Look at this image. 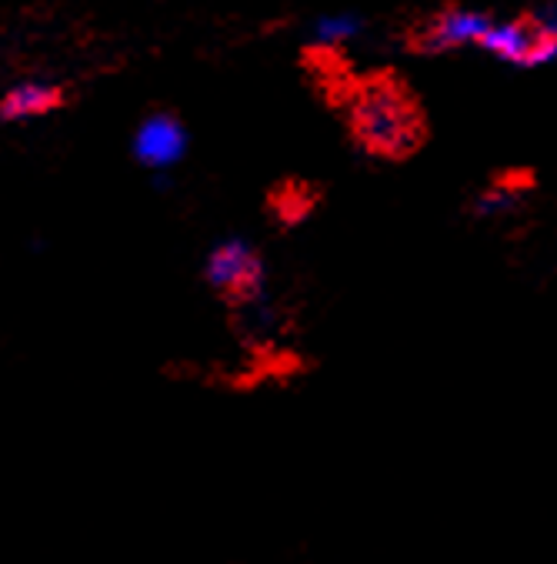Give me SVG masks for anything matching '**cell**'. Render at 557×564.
<instances>
[{"instance_id":"1","label":"cell","mask_w":557,"mask_h":564,"mask_svg":"<svg viewBox=\"0 0 557 564\" xmlns=\"http://www.w3.org/2000/svg\"><path fill=\"white\" fill-rule=\"evenodd\" d=\"M354 134L374 154H407L421 141V115L414 100L391 80L368 84L351 104Z\"/></svg>"},{"instance_id":"2","label":"cell","mask_w":557,"mask_h":564,"mask_svg":"<svg viewBox=\"0 0 557 564\" xmlns=\"http://www.w3.org/2000/svg\"><path fill=\"white\" fill-rule=\"evenodd\" d=\"M207 281L214 291H220L234 304H248L261 294L264 268L251 245L244 241H225L207 258Z\"/></svg>"},{"instance_id":"5","label":"cell","mask_w":557,"mask_h":564,"mask_svg":"<svg viewBox=\"0 0 557 564\" xmlns=\"http://www.w3.org/2000/svg\"><path fill=\"white\" fill-rule=\"evenodd\" d=\"M491 21L474 11H444L437 14L417 37V47L424 51H444V47H461V44H481Z\"/></svg>"},{"instance_id":"3","label":"cell","mask_w":557,"mask_h":564,"mask_svg":"<svg viewBox=\"0 0 557 564\" xmlns=\"http://www.w3.org/2000/svg\"><path fill=\"white\" fill-rule=\"evenodd\" d=\"M481 47L491 54L521 64L537 67L557 57V34L547 28V21H511V24H491L481 37Z\"/></svg>"},{"instance_id":"4","label":"cell","mask_w":557,"mask_h":564,"mask_svg":"<svg viewBox=\"0 0 557 564\" xmlns=\"http://www.w3.org/2000/svg\"><path fill=\"white\" fill-rule=\"evenodd\" d=\"M184 151H187V134L174 118L154 115L138 128L134 154H138L141 164H148L154 171H164V167L177 164L184 158Z\"/></svg>"},{"instance_id":"6","label":"cell","mask_w":557,"mask_h":564,"mask_svg":"<svg viewBox=\"0 0 557 564\" xmlns=\"http://www.w3.org/2000/svg\"><path fill=\"white\" fill-rule=\"evenodd\" d=\"M54 104H57V90L54 87L28 80V84H18L14 90H8L0 110H4V118H11V121H24V118L44 115V110H51Z\"/></svg>"},{"instance_id":"7","label":"cell","mask_w":557,"mask_h":564,"mask_svg":"<svg viewBox=\"0 0 557 564\" xmlns=\"http://www.w3.org/2000/svg\"><path fill=\"white\" fill-rule=\"evenodd\" d=\"M354 34H358V21L354 18H324L317 24V37L324 44H341V41H348Z\"/></svg>"}]
</instances>
